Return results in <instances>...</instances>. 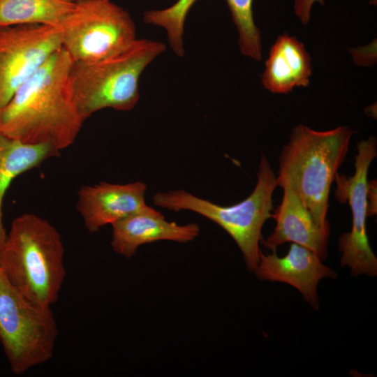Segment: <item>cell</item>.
Masks as SVG:
<instances>
[{"label": "cell", "mask_w": 377, "mask_h": 377, "mask_svg": "<svg viewBox=\"0 0 377 377\" xmlns=\"http://www.w3.org/2000/svg\"><path fill=\"white\" fill-rule=\"evenodd\" d=\"M72 63L62 47L52 54L0 109V134L59 151L71 146L85 121L73 94Z\"/></svg>", "instance_id": "cell-1"}, {"label": "cell", "mask_w": 377, "mask_h": 377, "mask_svg": "<svg viewBox=\"0 0 377 377\" xmlns=\"http://www.w3.org/2000/svg\"><path fill=\"white\" fill-rule=\"evenodd\" d=\"M61 237L46 219L15 217L0 249V268L27 299L43 307L57 302L66 276Z\"/></svg>", "instance_id": "cell-2"}, {"label": "cell", "mask_w": 377, "mask_h": 377, "mask_svg": "<svg viewBox=\"0 0 377 377\" xmlns=\"http://www.w3.org/2000/svg\"><path fill=\"white\" fill-rule=\"evenodd\" d=\"M353 131L347 126L318 131L304 125L293 128L279 156L277 181L289 179L322 228L326 219L329 194L338 169L348 150Z\"/></svg>", "instance_id": "cell-3"}, {"label": "cell", "mask_w": 377, "mask_h": 377, "mask_svg": "<svg viewBox=\"0 0 377 377\" xmlns=\"http://www.w3.org/2000/svg\"><path fill=\"white\" fill-rule=\"evenodd\" d=\"M165 50L156 40L136 38L124 50L92 62H73L70 77L78 110L86 120L105 108L130 111L140 99L145 69Z\"/></svg>", "instance_id": "cell-4"}, {"label": "cell", "mask_w": 377, "mask_h": 377, "mask_svg": "<svg viewBox=\"0 0 377 377\" xmlns=\"http://www.w3.org/2000/svg\"><path fill=\"white\" fill-rule=\"evenodd\" d=\"M277 186L276 177L267 157L263 154L253 191L237 204L221 206L184 190L158 192L154 195L153 202L156 206L175 212L181 210L196 212L218 224L237 243L248 269L254 272L259 263L262 228L272 217V195Z\"/></svg>", "instance_id": "cell-5"}, {"label": "cell", "mask_w": 377, "mask_h": 377, "mask_svg": "<svg viewBox=\"0 0 377 377\" xmlns=\"http://www.w3.org/2000/svg\"><path fill=\"white\" fill-rule=\"evenodd\" d=\"M58 328L51 307L22 295L0 268V344L11 371L22 375L53 356Z\"/></svg>", "instance_id": "cell-6"}, {"label": "cell", "mask_w": 377, "mask_h": 377, "mask_svg": "<svg viewBox=\"0 0 377 377\" xmlns=\"http://www.w3.org/2000/svg\"><path fill=\"white\" fill-rule=\"evenodd\" d=\"M73 62H92L128 47L136 38L130 14L112 0H76L59 26Z\"/></svg>", "instance_id": "cell-7"}, {"label": "cell", "mask_w": 377, "mask_h": 377, "mask_svg": "<svg viewBox=\"0 0 377 377\" xmlns=\"http://www.w3.org/2000/svg\"><path fill=\"white\" fill-rule=\"evenodd\" d=\"M377 143L374 137L357 144L355 173L346 177L336 174L335 197L341 203L348 201L352 213V228L341 235L339 249L341 251V265L348 266L351 274H377V258L371 249L366 230L368 214L367 175L369 166L377 155Z\"/></svg>", "instance_id": "cell-8"}, {"label": "cell", "mask_w": 377, "mask_h": 377, "mask_svg": "<svg viewBox=\"0 0 377 377\" xmlns=\"http://www.w3.org/2000/svg\"><path fill=\"white\" fill-rule=\"evenodd\" d=\"M62 47L59 27H0V109L55 52Z\"/></svg>", "instance_id": "cell-9"}, {"label": "cell", "mask_w": 377, "mask_h": 377, "mask_svg": "<svg viewBox=\"0 0 377 377\" xmlns=\"http://www.w3.org/2000/svg\"><path fill=\"white\" fill-rule=\"evenodd\" d=\"M146 191L142 182L86 185L78 190L76 207L86 229L94 233L104 226L149 209L145 202Z\"/></svg>", "instance_id": "cell-10"}, {"label": "cell", "mask_w": 377, "mask_h": 377, "mask_svg": "<svg viewBox=\"0 0 377 377\" xmlns=\"http://www.w3.org/2000/svg\"><path fill=\"white\" fill-rule=\"evenodd\" d=\"M310 249L292 243L286 255L279 257L276 251L264 254L260 251L259 263L254 272L263 281H279L297 288L312 308H319L317 286L325 277L335 279L337 274L322 263Z\"/></svg>", "instance_id": "cell-11"}, {"label": "cell", "mask_w": 377, "mask_h": 377, "mask_svg": "<svg viewBox=\"0 0 377 377\" xmlns=\"http://www.w3.org/2000/svg\"><path fill=\"white\" fill-rule=\"evenodd\" d=\"M283 189L281 205L272 214L276 221L273 232L260 242L272 251L288 242L304 246L323 260L327 256L330 227L322 228L313 220L299 193L287 179L277 181Z\"/></svg>", "instance_id": "cell-12"}, {"label": "cell", "mask_w": 377, "mask_h": 377, "mask_svg": "<svg viewBox=\"0 0 377 377\" xmlns=\"http://www.w3.org/2000/svg\"><path fill=\"white\" fill-rule=\"evenodd\" d=\"M111 246L125 258L133 256L141 245L161 240L181 243L193 240L200 232L197 223L170 222L152 207L132 214L112 223Z\"/></svg>", "instance_id": "cell-13"}, {"label": "cell", "mask_w": 377, "mask_h": 377, "mask_svg": "<svg viewBox=\"0 0 377 377\" xmlns=\"http://www.w3.org/2000/svg\"><path fill=\"white\" fill-rule=\"evenodd\" d=\"M311 59L295 37L283 34L272 46L262 75L264 87L274 94H286L295 87H307Z\"/></svg>", "instance_id": "cell-14"}, {"label": "cell", "mask_w": 377, "mask_h": 377, "mask_svg": "<svg viewBox=\"0 0 377 377\" xmlns=\"http://www.w3.org/2000/svg\"><path fill=\"white\" fill-rule=\"evenodd\" d=\"M61 151L47 145H30L0 134V249L7 235L3 205L6 193L18 176L57 157Z\"/></svg>", "instance_id": "cell-15"}, {"label": "cell", "mask_w": 377, "mask_h": 377, "mask_svg": "<svg viewBox=\"0 0 377 377\" xmlns=\"http://www.w3.org/2000/svg\"><path fill=\"white\" fill-rule=\"evenodd\" d=\"M76 0H0V27L39 24L59 27Z\"/></svg>", "instance_id": "cell-16"}, {"label": "cell", "mask_w": 377, "mask_h": 377, "mask_svg": "<svg viewBox=\"0 0 377 377\" xmlns=\"http://www.w3.org/2000/svg\"><path fill=\"white\" fill-rule=\"evenodd\" d=\"M197 0H177L171 6L145 12V23L163 28L168 36L169 45L174 53L184 55V32L186 16Z\"/></svg>", "instance_id": "cell-17"}, {"label": "cell", "mask_w": 377, "mask_h": 377, "mask_svg": "<svg viewBox=\"0 0 377 377\" xmlns=\"http://www.w3.org/2000/svg\"><path fill=\"white\" fill-rule=\"evenodd\" d=\"M238 36L241 53L253 59L262 58L260 31L256 26L253 13V0H226Z\"/></svg>", "instance_id": "cell-18"}, {"label": "cell", "mask_w": 377, "mask_h": 377, "mask_svg": "<svg viewBox=\"0 0 377 377\" xmlns=\"http://www.w3.org/2000/svg\"><path fill=\"white\" fill-rule=\"evenodd\" d=\"M293 1L295 13L304 24L309 22L313 5L316 3L324 4V0H293Z\"/></svg>", "instance_id": "cell-19"}]
</instances>
